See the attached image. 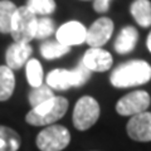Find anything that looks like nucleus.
Segmentation results:
<instances>
[{
    "label": "nucleus",
    "mask_w": 151,
    "mask_h": 151,
    "mask_svg": "<svg viewBox=\"0 0 151 151\" xmlns=\"http://www.w3.org/2000/svg\"><path fill=\"white\" fill-rule=\"evenodd\" d=\"M25 73L28 83L32 86V88L39 87L43 84V68L38 59H29L25 64Z\"/></svg>",
    "instance_id": "obj_19"
},
{
    "label": "nucleus",
    "mask_w": 151,
    "mask_h": 151,
    "mask_svg": "<svg viewBox=\"0 0 151 151\" xmlns=\"http://www.w3.org/2000/svg\"><path fill=\"white\" fill-rule=\"evenodd\" d=\"M86 32L87 29L82 23L73 20L60 25L55 32V38L60 44L70 48L72 45H78L86 42Z\"/></svg>",
    "instance_id": "obj_10"
},
{
    "label": "nucleus",
    "mask_w": 151,
    "mask_h": 151,
    "mask_svg": "<svg viewBox=\"0 0 151 151\" xmlns=\"http://www.w3.org/2000/svg\"><path fill=\"white\" fill-rule=\"evenodd\" d=\"M151 103V97L146 91H134L120 98L116 111L121 116H135L145 112Z\"/></svg>",
    "instance_id": "obj_7"
},
{
    "label": "nucleus",
    "mask_w": 151,
    "mask_h": 151,
    "mask_svg": "<svg viewBox=\"0 0 151 151\" xmlns=\"http://www.w3.org/2000/svg\"><path fill=\"white\" fill-rule=\"evenodd\" d=\"M22 139L15 130L0 125V151H18Z\"/></svg>",
    "instance_id": "obj_16"
},
{
    "label": "nucleus",
    "mask_w": 151,
    "mask_h": 151,
    "mask_svg": "<svg viewBox=\"0 0 151 151\" xmlns=\"http://www.w3.org/2000/svg\"><path fill=\"white\" fill-rule=\"evenodd\" d=\"M91 70L83 64L82 59L73 70L67 69H53L47 76V84L52 89L65 91L70 87H81L91 78Z\"/></svg>",
    "instance_id": "obj_3"
},
{
    "label": "nucleus",
    "mask_w": 151,
    "mask_h": 151,
    "mask_svg": "<svg viewBox=\"0 0 151 151\" xmlns=\"http://www.w3.org/2000/svg\"><path fill=\"white\" fill-rule=\"evenodd\" d=\"M54 92L48 84H40L39 87L33 88L29 92V96H28V100H29V103L32 108H35L38 106L43 105L44 102L54 98Z\"/></svg>",
    "instance_id": "obj_18"
},
{
    "label": "nucleus",
    "mask_w": 151,
    "mask_h": 151,
    "mask_svg": "<svg viewBox=\"0 0 151 151\" xmlns=\"http://www.w3.org/2000/svg\"><path fill=\"white\" fill-rule=\"evenodd\" d=\"M131 15L136 23L142 27H151V1L150 0H135L130 6Z\"/></svg>",
    "instance_id": "obj_14"
},
{
    "label": "nucleus",
    "mask_w": 151,
    "mask_h": 151,
    "mask_svg": "<svg viewBox=\"0 0 151 151\" xmlns=\"http://www.w3.org/2000/svg\"><path fill=\"white\" fill-rule=\"evenodd\" d=\"M111 0H94L93 1V9L97 13H106L110 8Z\"/></svg>",
    "instance_id": "obj_23"
},
{
    "label": "nucleus",
    "mask_w": 151,
    "mask_h": 151,
    "mask_svg": "<svg viewBox=\"0 0 151 151\" xmlns=\"http://www.w3.org/2000/svg\"><path fill=\"white\" fill-rule=\"evenodd\" d=\"M37 15H34L27 6H19L14 13L10 34L14 42L18 43H29L34 39L35 27H37Z\"/></svg>",
    "instance_id": "obj_4"
},
{
    "label": "nucleus",
    "mask_w": 151,
    "mask_h": 151,
    "mask_svg": "<svg viewBox=\"0 0 151 151\" xmlns=\"http://www.w3.org/2000/svg\"><path fill=\"white\" fill-rule=\"evenodd\" d=\"M69 50H70L69 47L60 44L59 42H57V40L55 42H52V40L44 42V43L40 45V54L43 55V58L48 59V60L63 57L64 54H67Z\"/></svg>",
    "instance_id": "obj_20"
},
{
    "label": "nucleus",
    "mask_w": 151,
    "mask_h": 151,
    "mask_svg": "<svg viewBox=\"0 0 151 151\" xmlns=\"http://www.w3.org/2000/svg\"><path fill=\"white\" fill-rule=\"evenodd\" d=\"M69 141L70 134L64 126L50 125L38 134L35 144L40 151H62Z\"/></svg>",
    "instance_id": "obj_5"
},
{
    "label": "nucleus",
    "mask_w": 151,
    "mask_h": 151,
    "mask_svg": "<svg viewBox=\"0 0 151 151\" xmlns=\"http://www.w3.org/2000/svg\"><path fill=\"white\" fill-rule=\"evenodd\" d=\"M32 53H33V48L29 43H18V42H14L13 44L8 47V49L5 52L6 65L12 70L20 69L30 59Z\"/></svg>",
    "instance_id": "obj_12"
},
{
    "label": "nucleus",
    "mask_w": 151,
    "mask_h": 151,
    "mask_svg": "<svg viewBox=\"0 0 151 151\" xmlns=\"http://www.w3.org/2000/svg\"><path fill=\"white\" fill-rule=\"evenodd\" d=\"M55 25L54 22L48 17H39L37 18V27L34 39H47L54 33Z\"/></svg>",
    "instance_id": "obj_22"
},
{
    "label": "nucleus",
    "mask_w": 151,
    "mask_h": 151,
    "mask_svg": "<svg viewBox=\"0 0 151 151\" xmlns=\"http://www.w3.org/2000/svg\"><path fill=\"white\" fill-rule=\"evenodd\" d=\"M100 117V105L93 97L83 96L77 101L73 110V125L79 131H86Z\"/></svg>",
    "instance_id": "obj_6"
},
{
    "label": "nucleus",
    "mask_w": 151,
    "mask_h": 151,
    "mask_svg": "<svg viewBox=\"0 0 151 151\" xmlns=\"http://www.w3.org/2000/svg\"><path fill=\"white\" fill-rule=\"evenodd\" d=\"M15 88V76L8 65H0V102L8 101Z\"/></svg>",
    "instance_id": "obj_15"
},
{
    "label": "nucleus",
    "mask_w": 151,
    "mask_h": 151,
    "mask_svg": "<svg viewBox=\"0 0 151 151\" xmlns=\"http://www.w3.org/2000/svg\"><path fill=\"white\" fill-rule=\"evenodd\" d=\"M25 6L37 17H48L55 10V1L54 0H27Z\"/></svg>",
    "instance_id": "obj_21"
},
{
    "label": "nucleus",
    "mask_w": 151,
    "mask_h": 151,
    "mask_svg": "<svg viewBox=\"0 0 151 151\" xmlns=\"http://www.w3.org/2000/svg\"><path fill=\"white\" fill-rule=\"evenodd\" d=\"M130 139L140 142L151 141V112H141L139 115L131 116L126 126Z\"/></svg>",
    "instance_id": "obj_9"
},
{
    "label": "nucleus",
    "mask_w": 151,
    "mask_h": 151,
    "mask_svg": "<svg viewBox=\"0 0 151 151\" xmlns=\"http://www.w3.org/2000/svg\"><path fill=\"white\" fill-rule=\"evenodd\" d=\"M151 79V65L141 59L125 62L113 69L110 82L116 88H129L147 83Z\"/></svg>",
    "instance_id": "obj_1"
},
{
    "label": "nucleus",
    "mask_w": 151,
    "mask_h": 151,
    "mask_svg": "<svg viewBox=\"0 0 151 151\" xmlns=\"http://www.w3.org/2000/svg\"><path fill=\"white\" fill-rule=\"evenodd\" d=\"M68 100L60 96H55L52 100L44 102L27 113L25 121L32 126H47L53 125L60 120L68 110Z\"/></svg>",
    "instance_id": "obj_2"
},
{
    "label": "nucleus",
    "mask_w": 151,
    "mask_h": 151,
    "mask_svg": "<svg viewBox=\"0 0 151 151\" xmlns=\"http://www.w3.org/2000/svg\"><path fill=\"white\" fill-rule=\"evenodd\" d=\"M113 33V22L110 18L102 17L93 22V24L86 32V43L91 48H101L108 40Z\"/></svg>",
    "instance_id": "obj_8"
},
{
    "label": "nucleus",
    "mask_w": 151,
    "mask_h": 151,
    "mask_svg": "<svg viewBox=\"0 0 151 151\" xmlns=\"http://www.w3.org/2000/svg\"><path fill=\"white\" fill-rule=\"evenodd\" d=\"M82 62L91 72H106L112 67V55L102 48H89L84 53Z\"/></svg>",
    "instance_id": "obj_11"
},
{
    "label": "nucleus",
    "mask_w": 151,
    "mask_h": 151,
    "mask_svg": "<svg viewBox=\"0 0 151 151\" xmlns=\"http://www.w3.org/2000/svg\"><path fill=\"white\" fill-rule=\"evenodd\" d=\"M146 45H147V49L150 50V53H151V32L149 33V35H147V40H146Z\"/></svg>",
    "instance_id": "obj_24"
},
{
    "label": "nucleus",
    "mask_w": 151,
    "mask_h": 151,
    "mask_svg": "<svg viewBox=\"0 0 151 151\" xmlns=\"http://www.w3.org/2000/svg\"><path fill=\"white\" fill-rule=\"evenodd\" d=\"M139 40V32L136 28L127 25L122 28L115 40V50L119 54H127L135 49Z\"/></svg>",
    "instance_id": "obj_13"
},
{
    "label": "nucleus",
    "mask_w": 151,
    "mask_h": 151,
    "mask_svg": "<svg viewBox=\"0 0 151 151\" xmlns=\"http://www.w3.org/2000/svg\"><path fill=\"white\" fill-rule=\"evenodd\" d=\"M17 8L18 6L10 0H0V33L10 34L12 20Z\"/></svg>",
    "instance_id": "obj_17"
}]
</instances>
